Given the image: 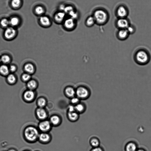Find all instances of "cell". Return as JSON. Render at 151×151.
<instances>
[{
  "label": "cell",
  "instance_id": "6da1fadb",
  "mask_svg": "<svg viewBox=\"0 0 151 151\" xmlns=\"http://www.w3.org/2000/svg\"><path fill=\"white\" fill-rule=\"evenodd\" d=\"M92 15L95 20L96 24L99 25L106 24L109 18V14L107 10L101 8L95 9Z\"/></svg>",
  "mask_w": 151,
  "mask_h": 151
},
{
  "label": "cell",
  "instance_id": "7a4b0ae2",
  "mask_svg": "<svg viewBox=\"0 0 151 151\" xmlns=\"http://www.w3.org/2000/svg\"><path fill=\"white\" fill-rule=\"evenodd\" d=\"M39 135L37 129L32 126L26 127L23 132L24 139L29 142H33L35 141L38 138Z\"/></svg>",
  "mask_w": 151,
  "mask_h": 151
},
{
  "label": "cell",
  "instance_id": "3957f363",
  "mask_svg": "<svg viewBox=\"0 0 151 151\" xmlns=\"http://www.w3.org/2000/svg\"><path fill=\"white\" fill-rule=\"evenodd\" d=\"M134 60L138 64L144 65L148 63L150 59L149 53L145 49L137 50L134 55Z\"/></svg>",
  "mask_w": 151,
  "mask_h": 151
},
{
  "label": "cell",
  "instance_id": "277c9868",
  "mask_svg": "<svg viewBox=\"0 0 151 151\" xmlns=\"http://www.w3.org/2000/svg\"><path fill=\"white\" fill-rule=\"evenodd\" d=\"M62 24L65 29L68 30H71L76 26V19L70 17H66Z\"/></svg>",
  "mask_w": 151,
  "mask_h": 151
},
{
  "label": "cell",
  "instance_id": "5b68a950",
  "mask_svg": "<svg viewBox=\"0 0 151 151\" xmlns=\"http://www.w3.org/2000/svg\"><path fill=\"white\" fill-rule=\"evenodd\" d=\"M115 14L118 18H127L129 14L128 9L124 5H119L116 8Z\"/></svg>",
  "mask_w": 151,
  "mask_h": 151
},
{
  "label": "cell",
  "instance_id": "8992f818",
  "mask_svg": "<svg viewBox=\"0 0 151 151\" xmlns=\"http://www.w3.org/2000/svg\"><path fill=\"white\" fill-rule=\"evenodd\" d=\"M38 24L44 28H48L51 26L52 21L50 17L45 14L39 17L38 19Z\"/></svg>",
  "mask_w": 151,
  "mask_h": 151
},
{
  "label": "cell",
  "instance_id": "52a82bcc",
  "mask_svg": "<svg viewBox=\"0 0 151 151\" xmlns=\"http://www.w3.org/2000/svg\"><path fill=\"white\" fill-rule=\"evenodd\" d=\"M66 14L62 10L55 12L53 16V20L57 24H62L66 18Z\"/></svg>",
  "mask_w": 151,
  "mask_h": 151
},
{
  "label": "cell",
  "instance_id": "ba28073f",
  "mask_svg": "<svg viewBox=\"0 0 151 151\" xmlns=\"http://www.w3.org/2000/svg\"><path fill=\"white\" fill-rule=\"evenodd\" d=\"M115 25L119 29H126L130 24L127 18H118L115 22Z\"/></svg>",
  "mask_w": 151,
  "mask_h": 151
},
{
  "label": "cell",
  "instance_id": "9c48e42d",
  "mask_svg": "<svg viewBox=\"0 0 151 151\" xmlns=\"http://www.w3.org/2000/svg\"><path fill=\"white\" fill-rule=\"evenodd\" d=\"M35 94L33 90H28L23 93L22 97L24 101L27 103L31 102L34 99Z\"/></svg>",
  "mask_w": 151,
  "mask_h": 151
},
{
  "label": "cell",
  "instance_id": "30bf717a",
  "mask_svg": "<svg viewBox=\"0 0 151 151\" xmlns=\"http://www.w3.org/2000/svg\"><path fill=\"white\" fill-rule=\"evenodd\" d=\"M16 34V28L10 26L5 29L4 35L6 38L10 39L14 37Z\"/></svg>",
  "mask_w": 151,
  "mask_h": 151
},
{
  "label": "cell",
  "instance_id": "8fae6325",
  "mask_svg": "<svg viewBox=\"0 0 151 151\" xmlns=\"http://www.w3.org/2000/svg\"><path fill=\"white\" fill-rule=\"evenodd\" d=\"M129 34L126 29H119L116 32L117 38L120 40H124L129 37Z\"/></svg>",
  "mask_w": 151,
  "mask_h": 151
},
{
  "label": "cell",
  "instance_id": "7c38bea8",
  "mask_svg": "<svg viewBox=\"0 0 151 151\" xmlns=\"http://www.w3.org/2000/svg\"><path fill=\"white\" fill-rule=\"evenodd\" d=\"M46 12L45 7L42 5H38L34 8L33 12L36 15L39 17L45 14Z\"/></svg>",
  "mask_w": 151,
  "mask_h": 151
},
{
  "label": "cell",
  "instance_id": "4fadbf2b",
  "mask_svg": "<svg viewBox=\"0 0 151 151\" xmlns=\"http://www.w3.org/2000/svg\"><path fill=\"white\" fill-rule=\"evenodd\" d=\"M10 26L16 28L19 26L21 24L20 18L17 16H13L9 19Z\"/></svg>",
  "mask_w": 151,
  "mask_h": 151
},
{
  "label": "cell",
  "instance_id": "5bb4252c",
  "mask_svg": "<svg viewBox=\"0 0 151 151\" xmlns=\"http://www.w3.org/2000/svg\"><path fill=\"white\" fill-rule=\"evenodd\" d=\"M76 93L79 97L84 98L88 96L89 93L86 88L83 87H80L77 89Z\"/></svg>",
  "mask_w": 151,
  "mask_h": 151
},
{
  "label": "cell",
  "instance_id": "9a60e30c",
  "mask_svg": "<svg viewBox=\"0 0 151 151\" xmlns=\"http://www.w3.org/2000/svg\"><path fill=\"white\" fill-rule=\"evenodd\" d=\"M138 149L137 145L136 143L133 141L128 142L125 145V151H136Z\"/></svg>",
  "mask_w": 151,
  "mask_h": 151
},
{
  "label": "cell",
  "instance_id": "2e32d148",
  "mask_svg": "<svg viewBox=\"0 0 151 151\" xmlns=\"http://www.w3.org/2000/svg\"><path fill=\"white\" fill-rule=\"evenodd\" d=\"M22 5V0H11L10 5L11 7L14 9L17 10L19 9Z\"/></svg>",
  "mask_w": 151,
  "mask_h": 151
},
{
  "label": "cell",
  "instance_id": "e0dca14e",
  "mask_svg": "<svg viewBox=\"0 0 151 151\" xmlns=\"http://www.w3.org/2000/svg\"><path fill=\"white\" fill-rule=\"evenodd\" d=\"M50 124L48 121H45L40 123L39 125V129L42 131H46L49 129Z\"/></svg>",
  "mask_w": 151,
  "mask_h": 151
},
{
  "label": "cell",
  "instance_id": "ac0fdd59",
  "mask_svg": "<svg viewBox=\"0 0 151 151\" xmlns=\"http://www.w3.org/2000/svg\"><path fill=\"white\" fill-rule=\"evenodd\" d=\"M36 113L37 116L40 119H44L47 116L45 111L41 108H38L36 110Z\"/></svg>",
  "mask_w": 151,
  "mask_h": 151
},
{
  "label": "cell",
  "instance_id": "d6986e66",
  "mask_svg": "<svg viewBox=\"0 0 151 151\" xmlns=\"http://www.w3.org/2000/svg\"><path fill=\"white\" fill-rule=\"evenodd\" d=\"M95 24H96L95 21L92 15L88 16L86 19L85 24L86 26L91 27Z\"/></svg>",
  "mask_w": 151,
  "mask_h": 151
},
{
  "label": "cell",
  "instance_id": "ffe728a7",
  "mask_svg": "<svg viewBox=\"0 0 151 151\" xmlns=\"http://www.w3.org/2000/svg\"><path fill=\"white\" fill-rule=\"evenodd\" d=\"M0 26L4 29H6L10 26L9 19L4 18L1 19L0 20Z\"/></svg>",
  "mask_w": 151,
  "mask_h": 151
},
{
  "label": "cell",
  "instance_id": "44dd1931",
  "mask_svg": "<svg viewBox=\"0 0 151 151\" xmlns=\"http://www.w3.org/2000/svg\"><path fill=\"white\" fill-rule=\"evenodd\" d=\"M24 69L27 73L30 74L34 72L35 68L33 65L32 64L28 63L25 65Z\"/></svg>",
  "mask_w": 151,
  "mask_h": 151
},
{
  "label": "cell",
  "instance_id": "7402d4cb",
  "mask_svg": "<svg viewBox=\"0 0 151 151\" xmlns=\"http://www.w3.org/2000/svg\"><path fill=\"white\" fill-rule=\"evenodd\" d=\"M90 143L93 148L96 147L100 146V141L98 138L93 137L90 140Z\"/></svg>",
  "mask_w": 151,
  "mask_h": 151
},
{
  "label": "cell",
  "instance_id": "603a6c76",
  "mask_svg": "<svg viewBox=\"0 0 151 151\" xmlns=\"http://www.w3.org/2000/svg\"><path fill=\"white\" fill-rule=\"evenodd\" d=\"M9 72V67L6 65H3L0 66V73L2 75H8Z\"/></svg>",
  "mask_w": 151,
  "mask_h": 151
},
{
  "label": "cell",
  "instance_id": "cb8c5ba5",
  "mask_svg": "<svg viewBox=\"0 0 151 151\" xmlns=\"http://www.w3.org/2000/svg\"><path fill=\"white\" fill-rule=\"evenodd\" d=\"M38 138L40 141L45 142L49 140L50 137L47 134L42 133L39 135Z\"/></svg>",
  "mask_w": 151,
  "mask_h": 151
},
{
  "label": "cell",
  "instance_id": "d4e9b609",
  "mask_svg": "<svg viewBox=\"0 0 151 151\" xmlns=\"http://www.w3.org/2000/svg\"><path fill=\"white\" fill-rule=\"evenodd\" d=\"M27 86L29 89L33 90L36 87L37 83L34 80H30L28 81Z\"/></svg>",
  "mask_w": 151,
  "mask_h": 151
},
{
  "label": "cell",
  "instance_id": "484cf974",
  "mask_svg": "<svg viewBox=\"0 0 151 151\" xmlns=\"http://www.w3.org/2000/svg\"><path fill=\"white\" fill-rule=\"evenodd\" d=\"M65 92L67 95L69 97L73 96L75 93L74 89L71 87H68L66 88L65 90Z\"/></svg>",
  "mask_w": 151,
  "mask_h": 151
},
{
  "label": "cell",
  "instance_id": "4316f807",
  "mask_svg": "<svg viewBox=\"0 0 151 151\" xmlns=\"http://www.w3.org/2000/svg\"><path fill=\"white\" fill-rule=\"evenodd\" d=\"M1 62L4 64H7L9 63L10 61V57L6 55H3L0 58Z\"/></svg>",
  "mask_w": 151,
  "mask_h": 151
},
{
  "label": "cell",
  "instance_id": "83f0119b",
  "mask_svg": "<svg viewBox=\"0 0 151 151\" xmlns=\"http://www.w3.org/2000/svg\"><path fill=\"white\" fill-rule=\"evenodd\" d=\"M50 121L52 124L56 125L58 124L60 122V118L57 116H54L50 118Z\"/></svg>",
  "mask_w": 151,
  "mask_h": 151
},
{
  "label": "cell",
  "instance_id": "f1b7e54d",
  "mask_svg": "<svg viewBox=\"0 0 151 151\" xmlns=\"http://www.w3.org/2000/svg\"><path fill=\"white\" fill-rule=\"evenodd\" d=\"M69 118L72 120H75L78 118V114L74 112H69L68 114Z\"/></svg>",
  "mask_w": 151,
  "mask_h": 151
},
{
  "label": "cell",
  "instance_id": "f546056e",
  "mask_svg": "<svg viewBox=\"0 0 151 151\" xmlns=\"http://www.w3.org/2000/svg\"><path fill=\"white\" fill-rule=\"evenodd\" d=\"M7 80L8 82L11 84L14 83L16 80L15 76L12 74H9L8 75Z\"/></svg>",
  "mask_w": 151,
  "mask_h": 151
},
{
  "label": "cell",
  "instance_id": "4dcf8cb0",
  "mask_svg": "<svg viewBox=\"0 0 151 151\" xmlns=\"http://www.w3.org/2000/svg\"><path fill=\"white\" fill-rule=\"evenodd\" d=\"M126 29L129 35L134 34L136 31L135 27L131 24H130Z\"/></svg>",
  "mask_w": 151,
  "mask_h": 151
},
{
  "label": "cell",
  "instance_id": "1f68e13d",
  "mask_svg": "<svg viewBox=\"0 0 151 151\" xmlns=\"http://www.w3.org/2000/svg\"><path fill=\"white\" fill-rule=\"evenodd\" d=\"M46 103L45 100L42 98L39 99L37 102V105L40 108H42L45 106Z\"/></svg>",
  "mask_w": 151,
  "mask_h": 151
},
{
  "label": "cell",
  "instance_id": "d6a6232c",
  "mask_svg": "<svg viewBox=\"0 0 151 151\" xmlns=\"http://www.w3.org/2000/svg\"><path fill=\"white\" fill-rule=\"evenodd\" d=\"M31 78L30 74L28 73H25L23 74L22 76V80L25 81H29Z\"/></svg>",
  "mask_w": 151,
  "mask_h": 151
},
{
  "label": "cell",
  "instance_id": "836d02e7",
  "mask_svg": "<svg viewBox=\"0 0 151 151\" xmlns=\"http://www.w3.org/2000/svg\"><path fill=\"white\" fill-rule=\"evenodd\" d=\"M75 109L78 112L81 111L84 109V107L81 104H78L75 107Z\"/></svg>",
  "mask_w": 151,
  "mask_h": 151
},
{
  "label": "cell",
  "instance_id": "e575fe53",
  "mask_svg": "<svg viewBox=\"0 0 151 151\" xmlns=\"http://www.w3.org/2000/svg\"><path fill=\"white\" fill-rule=\"evenodd\" d=\"M90 151H104L103 148L100 146L93 147Z\"/></svg>",
  "mask_w": 151,
  "mask_h": 151
},
{
  "label": "cell",
  "instance_id": "d590c367",
  "mask_svg": "<svg viewBox=\"0 0 151 151\" xmlns=\"http://www.w3.org/2000/svg\"><path fill=\"white\" fill-rule=\"evenodd\" d=\"M9 69L10 71L13 72H15L16 70V67L14 65H12L9 66Z\"/></svg>",
  "mask_w": 151,
  "mask_h": 151
},
{
  "label": "cell",
  "instance_id": "8d00e7d4",
  "mask_svg": "<svg viewBox=\"0 0 151 151\" xmlns=\"http://www.w3.org/2000/svg\"><path fill=\"white\" fill-rule=\"evenodd\" d=\"M79 101L78 99L76 97H73L71 99V102L73 104H75L77 103Z\"/></svg>",
  "mask_w": 151,
  "mask_h": 151
},
{
  "label": "cell",
  "instance_id": "74e56055",
  "mask_svg": "<svg viewBox=\"0 0 151 151\" xmlns=\"http://www.w3.org/2000/svg\"><path fill=\"white\" fill-rule=\"evenodd\" d=\"M75 109L74 107L72 106H70L69 107V112H71L74 111Z\"/></svg>",
  "mask_w": 151,
  "mask_h": 151
},
{
  "label": "cell",
  "instance_id": "f35d334b",
  "mask_svg": "<svg viewBox=\"0 0 151 151\" xmlns=\"http://www.w3.org/2000/svg\"><path fill=\"white\" fill-rule=\"evenodd\" d=\"M136 151H146L144 149L142 148H138Z\"/></svg>",
  "mask_w": 151,
  "mask_h": 151
},
{
  "label": "cell",
  "instance_id": "ab89813d",
  "mask_svg": "<svg viewBox=\"0 0 151 151\" xmlns=\"http://www.w3.org/2000/svg\"><path fill=\"white\" fill-rule=\"evenodd\" d=\"M8 151H17V150L13 148L9 149Z\"/></svg>",
  "mask_w": 151,
  "mask_h": 151
},
{
  "label": "cell",
  "instance_id": "60d3db41",
  "mask_svg": "<svg viewBox=\"0 0 151 151\" xmlns=\"http://www.w3.org/2000/svg\"><path fill=\"white\" fill-rule=\"evenodd\" d=\"M24 151H29L27 150H24Z\"/></svg>",
  "mask_w": 151,
  "mask_h": 151
},
{
  "label": "cell",
  "instance_id": "b9f144b4",
  "mask_svg": "<svg viewBox=\"0 0 151 151\" xmlns=\"http://www.w3.org/2000/svg\"><path fill=\"white\" fill-rule=\"evenodd\" d=\"M1 62V60H0V63Z\"/></svg>",
  "mask_w": 151,
  "mask_h": 151
}]
</instances>
